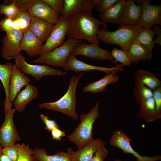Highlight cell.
I'll return each instance as SVG.
<instances>
[{
	"label": "cell",
	"instance_id": "obj_22",
	"mask_svg": "<svg viewBox=\"0 0 161 161\" xmlns=\"http://www.w3.org/2000/svg\"><path fill=\"white\" fill-rule=\"evenodd\" d=\"M13 65L10 62L0 64V80L4 89L5 99L4 101V113L12 109V102L9 99V84Z\"/></svg>",
	"mask_w": 161,
	"mask_h": 161
},
{
	"label": "cell",
	"instance_id": "obj_46",
	"mask_svg": "<svg viewBox=\"0 0 161 161\" xmlns=\"http://www.w3.org/2000/svg\"><path fill=\"white\" fill-rule=\"evenodd\" d=\"M3 148V147L1 145H0V155L2 153V149Z\"/></svg>",
	"mask_w": 161,
	"mask_h": 161
},
{
	"label": "cell",
	"instance_id": "obj_47",
	"mask_svg": "<svg viewBox=\"0 0 161 161\" xmlns=\"http://www.w3.org/2000/svg\"><path fill=\"white\" fill-rule=\"evenodd\" d=\"M114 161H122L120 159H116Z\"/></svg>",
	"mask_w": 161,
	"mask_h": 161
},
{
	"label": "cell",
	"instance_id": "obj_20",
	"mask_svg": "<svg viewBox=\"0 0 161 161\" xmlns=\"http://www.w3.org/2000/svg\"><path fill=\"white\" fill-rule=\"evenodd\" d=\"M39 91L37 87L30 84L18 94L14 102L15 109L18 112H23L33 100L38 97Z\"/></svg>",
	"mask_w": 161,
	"mask_h": 161
},
{
	"label": "cell",
	"instance_id": "obj_29",
	"mask_svg": "<svg viewBox=\"0 0 161 161\" xmlns=\"http://www.w3.org/2000/svg\"><path fill=\"white\" fill-rule=\"evenodd\" d=\"M156 35L155 31L151 27L143 28L134 41L152 52L155 44L153 39Z\"/></svg>",
	"mask_w": 161,
	"mask_h": 161
},
{
	"label": "cell",
	"instance_id": "obj_28",
	"mask_svg": "<svg viewBox=\"0 0 161 161\" xmlns=\"http://www.w3.org/2000/svg\"><path fill=\"white\" fill-rule=\"evenodd\" d=\"M134 78L152 91L161 86V81L153 73L148 71L137 69Z\"/></svg>",
	"mask_w": 161,
	"mask_h": 161
},
{
	"label": "cell",
	"instance_id": "obj_45",
	"mask_svg": "<svg viewBox=\"0 0 161 161\" xmlns=\"http://www.w3.org/2000/svg\"><path fill=\"white\" fill-rule=\"evenodd\" d=\"M0 161H13L6 155L2 153L0 155Z\"/></svg>",
	"mask_w": 161,
	"mask_h": 161
},
{
	"label": "cell",
	"instance_id": "obj_40",
	"mask_svg": "<svg viewBox=\"0 0 161 161\" xmlns=\"http://www.w3.org/2000/svg\"><path fill=\"white\" fill-rule=\"evenodd\" d=\"M14 28L13 19L7 17L0 21V28L2 31L5 32L6 33L9 32Z\"/></svg>",
	"mask_w": 161,
	"mask_h": 161
},
{
	"label": "cell",
	"instance_id": "obj_1",
	"mask_svg": "<svg viewBox=\"0 0 161 161\" xmlns=\"http://www.w3.org/2000/svg\"><path fill=\"white\" fill-rule=\"evenodd\" d=\"M71 25L67 35L69 38L84 39L90 44L99 46L100 40L97 35L99 27L102 26L107 28L103 23L92 16V11H82L70 16Z\"/></svg>",
	"mask_w": 161,
	"mask_h": 161
},
{
	"label": "cell",
	"instance_id": "obj_34",
	"mask_svg": "<svg viewBox=\"0 0 161 161\" xmlns=\"http://www.w3.org/2000/svg\"><path fill=\"white\" fill-rule=\"evenodd\" d=\"M32 17L27 11H20L13 19L17 20L19 25L20 30L24 32L28 28Z\"/></svg>",
	"mask_w": 161,
	"mask_h": 161
},
{
	"label": "cell",
	"instance_id": "obj_44",
	"mask_svg": "<svg viewBox=\"0 0 161 161\" xmlns=\"http://www.w3.org/2000/svg\"><path fill=\"white\" fill-rule=\"evenodd\" d=\"M157 34L156 39L154 41L155 44L157 43L161 45V29L160 27L157 25H154V29Z\"/></svg>",
	"mask_w": 161,
	"mask_h": 161
},
{
	"label": "cell",
	"instance_id": "obj_42",
	"mask_svg": "<svg viewBox=\"0 0 161 161\" xmlns=\"http://www.w3.org/2000/svg\"><path fill=\"white\" fill-rule=\"evenodd\" d=\"M14 1L20 11H27L33 0H14Z\"/></svg>",
	"mask_w": 161,
	"mask_h": 161
},
{
	"label": "cell",
	"instance_id": "obj_17",
	"mask_svg": "<svg viewBox=\"0 0 161 161\" xmlns=\"http://www.w3.org/2000/svg\"><path fill=\"white\" fill-rule=\"evenodd\" d=\"M30 79L13 65L9 84V99L12 102L21 89L30 84Z\"/></svg>",
	"mask_w": 161,
	"mask_h": 161
},
{
	"label": "cell",
	"instance_id": "obj_26",
	"mask_svg": "<svg viewBox=\"0 0 161 161\" xmlns=\"http://www.w3.org/2000/svg\"><path fill=\"white\" fill-rule=\"evenodd\" d=\"M34 159L37 161H71L67 152L60 151L52 155H49L44 148L36 147L33 150Z\"/></svg>",
	"mask_w": 161,
	"mask_h": 161
},
{
	"label": "cell",
	"instance_id": "obj_43",
	"mask_svg": "<svg viewBox=\"0 0 161 161\" xmlns=\"http://www.w3.org/2000/svg\"><path fill=\"white\" fill-rule=\"evenodd\" d=\"M51 132L52 139L56 140H60L62 137L66 136L65 131L61 130L58 128L53 129Z\"/></svg>",
	"mask_w": 161,
	"mask_h": 161
},
{
	"label": "cell",
	"instance_id": "obj_4",
	"mask_svg": "<svg viewBox=\"0 0 161 161\" xmlns=\"http://www.w3.org/2000/svg\"><path fill=\"white\" fill-rule=\"evenodd\" d=\"M100 114L97 102L89 112L81 115L80 123L68 137V140L74 143L78 149L94 139L92 133L93 125Z\"/></svg>",
	"mask_w": 161,
	"mask_h": 161
},
{
	"label": "cell",
	"instance_id": "obj_9",
	"mask_svg": "<svg viewBox=\"0 0 161 161\" xmlns=\"http://www.w3.org/2000/svg\"><path fill=\"white\" fill-rule=\"evenodd\" d=\"M131 140L123 131L117 129L114 131L109 143L111 145L120 148L125 154H132L136 158L137 161H157L161 160L160 155L148 157L142 156L139 154L132 147L130 143Z\"/></svg>",
	"mask_w": 161,
	"mask_h": 161
},
{
	"label": "cell",
	"instance_id": "obj_14",
	"mask_svg": "<svg viewBox=\"0 0 161 161\" xmlns=\"http://www.w3.org/2000/svg\"><path fill=\"white\" fill-rule=\"evenodd\" d=\"M27 12L32 16L41 19L53 25L57 22L60 16L42 0H33Z\"/></svg>",
	"mask_w": 161,
	"mask_h": 161
},
{
	"label": "cell",
	"instance_id": "obj_19",
	"mask_svg": "<svg viewBox=\"0 0 161 161\" xmlns=\"http://www.w3.org/2000/svg\"><path fill=\"white\" fill-rule=\"evenodd\" d=\"M44 45V43L37 38L29 28L23 32L21 49L24 51L29 56L33 57L39 55Z\"/></svg>",
	"mask_w": 161,
	"mask_h": 161
},
{
	"label": "cell",
	"instance_id": "obj_8",
	"mask_svg": "<svg viewBox=\"0 0 161 161\" xmlns=\"http://www.w3.org/2000/svg\"><path fill=\"white\" fill-rule=\"evenodd\" d=\"M23 35L21 30L13 29L6 33L2 39V57L7 61L12 60L20 54L21 44Z\"/></svg>",
	"mask_w": 161,
	"mask_h": 161
},
{
	"label": "cell",
	"instance_id": "obj_3",
	"mask_svg": "<svg viewBox=\"0 0 161 161\" xmlns=\"http://www.w3.org/2000/svg\"><path fill=\"white\" fill-rule=\"evenodd\" d=\"M83 73H80L78 76L73 75L72 76L67 92L60 99L54 102L40 104L39 107L60 112L68 115L74 120H77L78 114L76 109V89L78 82Z\"/></svg>",
	"mask_w": 161,
	"mask_h": 161
},
{
	"label": "cell",
	"instance_id": "obj_27",
	"mask_svg": "<svg viewBox=\"0 0 161 161\" xmlns=\"http://www.w3.org/2000/svg\"><path fill=\"white\" fill-rule=\"evenodd\" d=\"M139 106V109L137 112L138 117L149 122L159 119L155 111V103L153 97L145 101Z\"/></svg>",
	"mask_w": 161,
	"mask_h": 161
},
{
	"label": "cell",
	"instance_id": "obj_25",
	"mask_svg": "<svg viewBox=\"0 0 161 161\" xmlns=\"http://www.w3.org/2000/svg\"><path fill=\"white\" fill-rule=\"evenodd\" d=\"M119 79V76L117 74H106L101 79L88 84L83 88V92H90L94 93L101 92L105 90L109 84L115 83Z\"/></svg>",
	"mask_w": 161,
	"mask_h": 161
},
{
	"label": "cell",
	"instance_id": "obj_37",
	"mask_svg": "<svg viewBox=\"0 0 161 161\" xmlns=\"http://www.w3.org/2000/svg\"><path fill=\"white\" fill-rule=\"evenodd\" d=\"M20 144L16 143L10 146L3 148L2 153L7 156L13 161H16Z\"/></svg>",
	"mask_w": 161,
	"mask_h": 161
},
{
	"label": "cell",
	"instance_id": "obj_5",
	"mask_svg": "<svg viewBox=\"0 0 161 161\" xmlns=\"http://www.w3.org/2000/svg\"><path fill=\"white\" fill-rule=\"evenodd\" d=\"M81 42V40L68 38L61 46L40 56L31 62L45 64L56 67H62L73 49Z\"/></svg>",
	"mask_w": 161,
	"mask_h": 161
},
{
	"label": "cell",
	"instance_id": "obj_10",
	"mask_svg": "<svg viewBox=\"0 0 161 161\" xmlns=\"http://www.w3.org/2000/svg\"><path fill=\"white\" fill-rule=\"evenodd\" d=\"M16 111L12 108L4 113L5 119L0 128V144L3 148L12 146L21 140L13 121Z\"/></svg>",
	"mask_w": 161,
	"mask_h": 161
},
{
	"label": "cell",
	"instance_id": "obj_33",
	"mask_svg": "<svg viewBox=\"0 0 161 161\" xmlns=\"http://www.w3.org/2000/svg\"><path fill=\"white\" fill-rule=\"evenodd\" d=\"M110 53L116 63L118 62L123 66H130L131 63L126 51L114 48L112 49Z\"/></svg>",
	"mask_w": 161,
	"mask_h": 161
},
{
	"label": "cell",
	"instance_id": "obj_15",
	"mask_svg": "<svg viewBox=\"0 0 161 161\" xmlns=\"http://www.w3.org/2000/svg\"><path fill=\"white\" fill-rule=\"evenodd\" d=\"M105 144L100 138L94 139L81 148L74 151L71 148H68L67 152L71 161H89L94 153L101 145Z\"/></svg>",
	"mask_w": 161,
	"mask_h": 161
},
{
	"label": "cell",
	"instance_id": "obj_16",
	"mask_svg": "<svg viewBox=\"0 0 161 161\" xmlns=\"http://www.w3.org/2000/svg\"><path fill=\"white\" fill-rule=\"evenodd\" d=\"M141 9V4L137 5L133 0H127L125 8L117 23L119 26L138 25Z\"/></svg>",
	"mask_w": 161,
	"mask_h": 161
},
{
	"label": "cell",
	"instance_id": "obj_11",
	"mask_svg": "<svg viewBox=\"0 0 161 161\" xmlns=\"http://www.w3.org/2000/svg\"><path fill=\"white\" fill-rule=\"evenodd\" d=\"M122 64L116 65L110 68L95 66L88 64L77 59L76 56L71 54L65 64L62 67L64 70L74 71L76 73L92 70H99L106 73V74H117L123 71V66Z\"/></svg>",
	"mask_w": 161,
	"mask_h": 161
},
{
	"label": "cell",
	"instance_id": "obj_6",
	"mask_svg": "<svg viewBox=\"0 0 161 161\" xmlns=\"http://www.w3.org/2000/svg\"><path fill=\"white\" fill-rule=\"evenodd\" d=\"M70 16H60L54 25L49 36L44 44L39 54L42 55L61 46L64 42L66 36L71 25Z\"/></svg>",
	"mask_w": 161,
	"mask_h": 161
},
{
	"label": "cell",
	"instance_id": "obj_36",
	"mask_svg": "<svg viewBox=\"0 0 161 161\" xmlns=\"http://www.w3.org/2000/svg\"><path fill=\"white\" fill-rule=\"evenodd\" d=\"M153 91L155 110L160 119L161 118V86Z\"/></svg>",
	"mask_w": 161,
	"mask_h": 161
},
{
	"label": "cell",
	"instance_id": "obj_32",
	"mask_svg": "<svg viewBox=\"0 0 161 161\" xmlns=\"http://www.w3.org/2000/svg\"><path fill=\"white\" fill-rule=\"evenodd\" d=\"M20 10L17 7L14 0L11 4H0V14L4 15L7 17L15 18L19 13Z\"/></svg>",
	"mask_w": 161,
	"mask_h": 161
},
{
	"label": "cell",
	"instance_id": "obj_23",
	"mask_svg": "<svg viewBox=\"0 0 161 161\" xmlns=\"http://www.w3.org/2000/svg\"><path fill=\"white\" fill-rule=\"evenodd\" d=\"M126 1L119 0L103 13L99 17L102 22L112 24L117 23L125 7Z\"/></svg>",
	"mask_w": 161,
	"mask_h": 161
},
{
	"label": "cell",
	"instance_id": "obj_30",
	"mask_svg": "<svg viewBox=\"0 0 161 161\" xmlns=\"http://www.w3.org/2000/svg\"><path fill=\"white\" fill-rule=\"evenodd\" d=\"M134 87L133 94L136 102L139 106L152 97L153 91L142 84L139 80L135 79Z\"/></svg>",
	"mask_w": 161,
	"mask_h": 161
},
{
	"label": "cell",
	"instance_id": "obj_2",
	"mask_svg": "<svg viewBox=\"0 0 161 161\" xmlns=\"http://www.w3.org/2000/svg\"><path fill=\"white\" fill-rule=\"evenodd\" d=\"M118 27V29L112 32L103 27L99 29L97 36L104 43L118 45L121 49L126 52L143 27L138 25Z\"/></svg>",
	"mask_w": 161,
	"mask_h": 161
},
{
	"label": "cell",
	"instance_id": "obj_7",
	"mask_svg": "<svg viewBox=\"0 0 161 161\" xmlns=\"http://www.w3.org/2000/svg\"><path fill=\"white\" fill-rule=\"evenodd\" d=\"M16 66L24 74L30 75L36 80L48 75L64 76L67 72L59 69H54L47 65L32 64L28 63L21 54L15 58Z\"/></svg>",
	"mask_w": 161,
	"mask_h": 161
},
{
	"label": "cell",
	"instance_id": "obj_39",
	"mask_svg": "<svg viewBox=\"0 0 161 161\" xmlns=\"http://www.w3.org/2000/svg\"><path fill=\"white\" fill-rule=\"evenodd\" d=\"M52 9L61 15L64 2V0H42Z\"/></svg>",
	"mask_w": 161,
	"mask_h": 161
},
{
	"label": "cell",
	"instance_id": "obj_12",
	"mask_svg": "<svg viewBox=\"0 0 161 161\" xmlns=\"http://www.w3.org/2000/svg\"><path fill=\"white\" fill-rule=\"evenodd\" d=\"M71 54L75 56L81 55L91 60L109 61L116 63L110 52L95 45L81 42L73 49Z\"/></svg>",
	"mask_w": 161,
	"mask_h": 161
},
{
	"label": "cell",
	"instance_id": "obj_18",
	"mask_svg": "<svg viewBox=\"0 0 161 161\" xmlns=\"http://www.w3.org/2000/svg\"><path fill=\"white\" fill-rule=\"evenodd\" d=\"M96 7L94 0H64L61 16L67 17L80 12L92 11Z\"/></svg>",
	"mask_w": 161,
	"mask_h": 161
},
{
	"label": "cell",
	"instance_id": "obj_35",
	"mask_svg": "<svg viewBox=\"0 0 161 161\" xmlns=\"http://www.w3.org/2000/svg\"><path fill=\"white\" fill-rule=\"evenodd\" d=\"M120 0H94L96 10L100 14L103 13Z\"/></svg>",
	"mask_w": 161,
	"mask_h": 161
},
{
	"label": "cell",
	"instance_id": "obj_48",
	"mask_svg": "<svg viewBox=\"0 0 161 161\" xmlns=\"http://www.w3.org/2000/svg\"><path fill=\"white\" fill-rule=\"evenodd\" d=\"M32 161H37L36 160L34 159Z\"/></svg>",
	"mask_w": 161,
	"mask_h": 161
},
{
	"label": "cell",
	"instance_id": "obj_41",
	"mask_svg": "<svg viewBox=\"0 0 161 161\" xmlns=\"http://www.w3.org/2000/svg\"><path fill=\"white\" fill-rule=\"evenodd\" d=\"M40 117L45 126V129L48 131H51L53 129L58 128V125L55 120H50L43 114H41Z\"/></svg>",
	"mask_w": 161,
	"mask_h": 161
},
{
	"label": "cell",
	"instance_id": "obj_24",
	"mask_svg": "<svg viewBox=\"0 0 161 161\" xmlns=\"http://www.w3.org/2000/svg\"><path fill=\"white\" fill-rule=\"evenodd\" d=\"M131 63L137 64L140 61L151 60L153 58L152 52L134 41L127 51Z\"/></svg>",
	"mask_w": 161,
	"mask_h": 161
},
{
	"label": "cell",
	"instance_id": "obj_13",
	"mask_svg": "<svg viewBox=\"0 0 161 161\" xmlns=\"http://www.w3.org/2000/svg\"><path fill=\"white\" fill-rule=\"evenodd\" d=\"M141 13L138 25L143 28L151 27L152 25H161V6L155 5L147 0H142Z\"/></svg>",
	"mask_w": 161,
	"mask_h": 161
},
{
	"label": "cell",
	"instance_id": "obj_21",
	"mask_svg": "<svg viewBox=\"0 0 161 161\" xmlns=\"http://www.w3.org/2000/svg\"><path fill=\"white\" fill-rule=\"evenodd\" d=\"M54 25L38 18L32 17L29 29L43 43L49 38Z\"/></svg>",
	"mask_w": 161,
	"mask_h": 161
},
{
	"label": "cell",
	"instance_id": "obj_31",
	"mask_svg": "<svg viewBox=\"0 0 161 161\" xmlns=\"http://www.w3.org/2000/svg\"><path fill=\"white\" fill-rule=\"evenodd\" d=\"M33 151L28 144L24 143L20 144L16 161H32L34 159Z\"/></svg>",
	"mask_w": 161,
	"mask_h": 161
},
{
	"label": "cell",
	"instance_id": "obj_38",
	"mask_svg": "<svg viewBox=\"0 0 161 161\" xmlns=\"http://www.w3.org/2000/svg\"><path fill=\"white\" fill-rule=\"evenodd\" d=\"M105 144L99 147L89 161H104L107 157L109 153Z\"/></svg>",
	"mask_w": 161,
	"mask_h": 161
}]
</instances>
